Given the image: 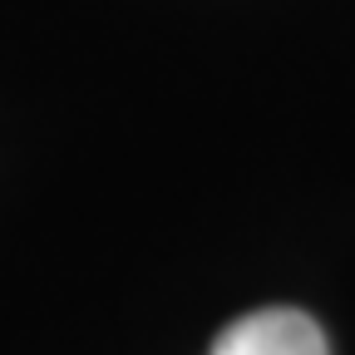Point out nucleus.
Wrapping results in <instances>:
<instances>
[{
	"instance_id": "obj_1",
	"label": "nucleus",
	"mask_w": 355,
	"mask_h": 355,
	"mask_svg": "<svg viewBox=\"0 0 355 355\" xmlns=\"http://www.w3.org/2000/svg\"><path fill=\"white\" fill-rule=\"evenodd\" d=\"M207 355H331L321 326L291 306H266L252 316L232 321L212 340Z\"/></svg>"
}]
</instances>
